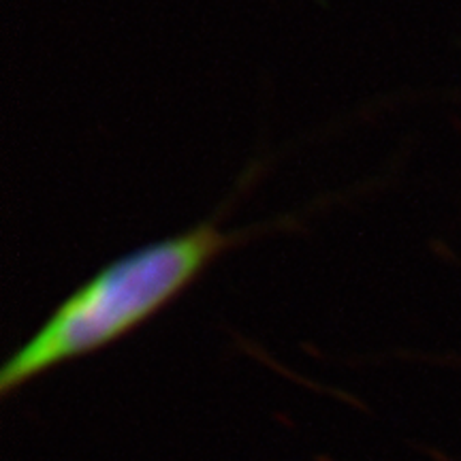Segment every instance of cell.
<instances>
[{
	"label": "cell",
	"mask_w": 461,
	"mask_h": 461,
	"mask_svg": "<svg viewBox=\"0 0 461 461\" xmlns=\"http://www.w3.org/2000/svg\"><path fill=\"white\" fill-rule=\"evenodd\" d=\"M267 229H222L205 221L115 258L62 299L5 361L0 393L11 395L56 367L126 338L176 302L224 252Z\"/></svg>",
	"instance_id": "cell-1"
}]
</instances>
